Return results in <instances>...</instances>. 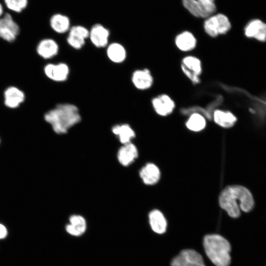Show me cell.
Listing matches in <instances>:
<instances>
[{
    "label": "cell",
    "mask_w": 266,
    "mask_h": 266,
    "mask_svg": "<svg viewBox=\"0 0 266 266\" xmlns=\"http://www.w3.org/2000/svg\"><path fill=\"white\" fill-rule=\"evenodd\" d=\"M155 112L161 116H167L172 113L175 108V103L169 96L162 94L154 97L151 101Z\"/></svg>",
    "instance_id": "cell-7"
},
{
    "label": "cell",
    "mask_w": 266,
    "mask_h": 266,
    "mask_svg": "<svg viewBox=\"0 0 266 266\" xmlns=\"http://www.w3.org/2000/svg\"><path fill=\"white\" fill-rule=\"evenodd\" d=\"M171 266H205L202 256L192 249L181 251L171 261Z\"/></svg>",
    "instance_id": "cell-6"
},
{
    "label": "cell",
    "mask_w": 266,
    "mask_h": 266,
    "mask_svg": "<svg viewBox=\"0 0 266 266\" xmlns=\"http://www.w3.org/2000/svg\"><path fill=\"white\" fill-rule=\"evenodd\" d=\"M112 133L118 136L120 142L123 144L131 142L135 136L133 129L128 124L116 125L112 128Z\"/></svg>",
    "instance_id": "cell-23"
},
{
    "label": "cell",
    "mask_w": 266,
    "mask_h": 266,
    "mask_svg": "<svg viewBox=\"0 0 266 266\" xmlns=\"http://www.w3.org/2000/svg\"><path fill=\"white\" fill-rule=\"evenodd\" d=\"M24 92L16 87H9L4 91V104L9 108H17L24 101Z\"/></svg>",
    "instance_id": "cell-15"
},
{
    "label": "cell",
    "mask_w": 266,
    "mask_h": 266,
    "mask_svg": "<svg viewBox=\"0 0 266 266\" xmlns=\"http://www.w3.org/2000/svg\"><path fill=\"white\" fill-rule=\"evenodd\" d=\"M220 207L232 218H237L240 210L248 212L254 206V200L250 191L241 185H231L225 188L219 198Z\"/></svg>",
    "instance_id": "cell-1"
},
{
    "label": "cell",
    "mask_w": 266,
    "mask_h": 266,
    "mask_svg": "<svg viewBox=\"0 0 266 266\" xmlns=\"http://www.w3.org/2000/svg\"><path fill=\"white\" fill-rule=\"evenodd\" d=\"M215 0H198L201 9V18H207L216 10Z\"/></svg>",
    "instance_id": "cell-26"
},
{
    "label": "cell",
    "mask_w": 266,
    "mask_h": 266,
    "mask_svg": "<svg viewBox=\"0 0 266 266\" xmlns=\"http://www.w3.org/2000/svg\"><path fill=\"white\" fill-rule=\"evenodd\" d=\"M206 124L205 116L202 114L194 112L190 115L186 123V126L192 131L199 132L204 129Z\"/></svg>",
    "instance_id": "cell-24"
},
{
    "label": "cell",
    "mask_w": 266,
    "mask_h": 266,
    "mask_svg": "<svg viewBox=\"0 0 266 266\" xmlns=\"http://www.w3.org/2000/svg\"><path fill=\"white\" fill-rule=\"evenodd\" d=\"M245 35L249 38H254L260 41H266V24L260 20L250 21L244 28Z\"/></svg>",
    "instance_id": "cell-12"
},
{
    "label": "cell",
    "mask_w": 266,
    "mask_h": 266,
    "mask_svg": "<svg viewBox=\"0 0 266 266\" xmlns=\"http://www.w3.org/2000/svg\"><path fill=\"white\" fill-rule=\"evenodd\" d=\"M205 252L216 266H229L231 258V245L224 237L219 234H208L203 238Z\"/></svg>",
    "instance_id": "cell-3"
},
{
    "label": "cell",
    "mask_w": 266,
    "mask_h": 266,
    "mask_svg": "<svg viewBox=\"0 0 266 266\" xmlns=\"http://www.w3.org/2000/svg\"><path fill=\"white\" fill-rule=\"evenodd\" d=\"M106 54L109 59L116 64L123 62L127 56L124 47L117 42L112 43L107 46Z\"/></svg>",
    "instance_id": "cell-21"
},
{
    "label": "cell",
    "mask_w": 266,
    "mask_h": 266,
    "mask_svg": "<svg viewBox=\"0 0 266 266\" xmlns=\"http://www.w3.org/2000/svg\"><path fill=\"white\" fill-rule=\"evenodd\" d=\"M139 175L145 184L153 185L159 181L160 172L155 165L148 163L141 169Z\"/></svg>",
    "instance_id": "cell-18"
},
{
    "label": "cell",
    "mask_w": 266,
    "mask_h": 266,
    "mask_svg": "<svg viewBox=\"0 0 266 266\" xmlns=\"http://www.w3.org/2000/svg\"><path fill=\"white\" fill-rule=\"evenodd\" d=\"M184 7L193 16L200 17L201 9L198 0H182Z\"/></svg>",
    "instance_id": "cell-28"
},
{
    "label": "cell",
    "mask_w": 266,
    "mask_h": 266,
    "mask_svg": "<svg viewBox=\"0 0 266 266\" xmlns=\"http://www.w3.org/2000/svg\"><path fill=\"white\" fill-rule=\"evenodd\" d=\"M89 36V31L82 26H74L70 28L67 37V43L76 49H81Z\"/></svg>",
    "instance_id": "cell-8"
},
{
    "label": "cell",
    "mask_w": 266,
    "mask_h": 266,
    "mask_svg": "<svg viewBox=\"0 0 266 266\" xmlns=\"http://www.w3.org/2000/svg\"><path fill=\"white\" fill-rule=\"evenodd\" d=\"M150 226L152 230L159 234L166 231V221L163 213L158 210L151 211L149 215Z\"/></svg>",
    "instance_id": "cell-20"
},
{
    "label": "cell",
    "mask_w": 266,
    "mask_h": 266,
    "mask_svg": "<svg viewBox=\"0 0 266 266\" xmlns=\"http://www.w3.org/2000/svg\"><path fill=\"white\" fill-rule=\"evenodd\" d=\"M52 29L58 33H64L70 29V20L68 17L62 14H55L50 19Z\"/></svg>",
    "instance_id": "cell-22"
},
{
    "label": "cell",
    "mask_w": 266,
    "mask_h": 266,
    "mask_svg": "<svg viewBox=\"0 0 266 266\" xmlns=\"http://www.w3.org/2000/svg\"><path fill=\"white\" fill-rule=\"evenodd\" d=\"M19 32V25L9 13H6L0 18V38L12 42L16 39Z\"/></svg>",
    "instance_id": "cell-5"
},
{
    "label": "cell",
    "mask_w": 266,
    "mask_h": 266,
    "mask_svg": "<svg viewBox=\"0 0 266 266\" xmlns=\"http://www.w3.org/2000/svg\"><path fill=\"white\" fill-rule=\"evenodd\" d=\"M109 34L108 29L101 24H97L91 28L89 37L94 45L102 48L107 46Z\"/></svg>",
    "instance_id": "cell-10"
},
{
    "label": "cell",
    "mask_w": 266,
    "mask_h": 266,
    "mask_svg": "<svg viewBox=\"0 0 266 266\" xmlns=\"http://www.w3.org/2000/svg\"><path fill=\"white\" fill-rule=\"evenodd\" d=\"M59 51L57 43L51 38L41 40L36 47L37 54L42 58L48 59L56 56Z\"/></svg>",
    "instance_id": "cell-16"
},
{
    "label": "cell",
    "mask_w": 266,
    "mask_h": 266,
    "mask_svg": "<svg viewBox=\"0 0 266 266\" xmlns=\"http://www.w3.org/2000/svg\"><path fill=\"white\" fill-rule=\"evenodd\" d=\"M176 47L182 52H188L194 50L197 44L195 35L189 31H184L178 34L174 40Z\"/></svg>",
    "instance_id": "cell-13"
},
{
    "label": "cell",
    "mask_w": 266,
    "mask_h": 266,
    "mask_svg": "<svg viewBox=\"0 0 266 266\" xmlns=\"http://www.w3.org/2000/svg\"><path fill=\"white\" fill-rule=\"evenodd\" d=\"M69 224L66 227V230L69 234L79 236L85 232L87 225L85 219L79 215H71L69 219Z\"/></svg>",
    "instance_id": "cell-19"
},
{
    "label": "cell",
    "mask_w": 266,
    "mask_h": 266,
    "mask_svg": "<svg viewBox=\"0 0 266 266\" xmlns=\"http://www.w3.org/2000/svg\"><path fill=\"white\" fill-rule=\"evenodd\" d=\"M4 2L10 10L20 13L27 7L28 0H4Z\"/></svg>",
    "instance_id": "cell-27"
},
{
    "label": "cell",
    "mask_w": 266,
    "mask_h": 266,
    "mask_svg": "<svg viewBox=\"0 0 266 266\" xmlns=\"http://www.w3.org/2000/svg\"><path fill=\"white\" fill-rule=\"evenodd\" d=\"M3 15V5L0 3V18Z\"/></svg>",
    "instance_id": "cell-31"
},
{
    "label": "cell",
    "mask_w": 266,
    "mask_h": 266,
    "mask_svg": "<svg viewBox=\"0 0 266 266\" xmlns=\"http://www.w3.org/2000/svg\"><path fill=\"white\" fill-rule=\"evenodd\" d=\"M203 28L206 33L211 37H216L219 35V27L215 15H212L206 18L204 22Z\"/></svg>",
    "instance_id": "cell-25"
},
{
    "label": "cell",
    "mask_w": 266,
    "mask_h": 266,
    "mask_svg": "<svg viewBox=\"0 0 266 266\" xmlns=\"http://www.w3.org/2000/svg\"><path fill=\"white\" fill-rule=\"evenodd\" d=\"M132 81L136 89L145 90L153 85L154 78L150 70L144 68L135 70L133 73Z\"/></svg>",
    "instance_id": "cell-11"
},
{
    "label": "cell",
    "mask_w": 266,
    "mask_h": 266,
    "mask_svg": "<svg viewBox=\"0 0 266 266\" xmlns=\"http://www.w3.org/2000/svg\"><path fill=\"white\" fill-rule=\"evenodd\" d=\"M138 157L136 146L131 142L123 144L119 149L117 154L119 163L123 166H129Z\"/></svg>",
    "instance_id": "cell-14"
},
{
    "label": "cell",
    "mask_w": 266,
    "mask_h": 266,
    "mask_svg": "<svg viewBox=\"0 0 266 266\" xmlns=\"http://www.w3.org/2000/svg\"><path fill=\"white\" fill-rule=\"evenodd\" d=\"M45 120L58 134H64L81 120L78 108L71 103H61L47 112Z\"/></svg>",
    "instance_id": "cell-2"
},
{
    "label": "cell",
    "mask_w": 266,
    "mask_h": 266,
    "mask_svg": "<svg viewBox=\"0 0 266 266\" xmlns=\"http://www.w3.org/2000/svg\"><path fill=\"white\" fill-rule=\"evenodd\" d=\"M46 76L50 79L57 82L66 80L69 74V67L65 63L58 64H49L44 68Z\"/></svg>",
    "instance_id": "cell-9"
},
{
    "label": "cell",
    "mask_w": 266,
    "mask_h": 266,
    "mask_svg": "<svg viewBox=\"0 0 266 266\" xmlns=\"http://www.w3.org/2000/svg\"><path fill=\"white\" fill-rule=\"evenodd\" d=\"M215 15L218 21L219 35L227 33L231 28V24L229 18L222 13H218Z\"/></svg>",
    "instance_id": "cell-29"
},
{
    "label": "cell",
    "mask_w": 266,
    "mask_h": 266,
    "mask_svg": "<svg viewBox=\"0 0 266 266\" xmlns=\"http://www.w3.org/2000/svg\"><path fill=\"white\" fill-rule=\"evenodd\" d=\"M7 234V231L6 228L2 224H0V239L5 238Z\"/></svg>",
    "instance_id": "cell-30"
},
{
    "label": "cell",
    "mask_w": 266,
    "mask_h": 266,
    "mask_svg": "<svg viewBox=\"0 0 266 266\" xmlns=\"http://www.w3.org/2000/svg\"><path fill=\"white\" fill-rule=\"evenodd\" d=\"M212 117L216 124L224 128L233 127L237 120L236 117L232 112L219 109L214 110Z\"/></svg>",
    "instance_id": "cell-17"
},
{
    "label": "cell",
    "mask_w": 266,
    "mask_h": 266,
    "mask_svg": "<svg viewBox=\"0 0 266 266\" xmlns=\"http://www.w3.org/2000/svg\"><path fill=\"white\" fill-rule=\"evenodd\" d=\"M181 68L184 75L194 84L200 82L202 67L200 60L193 55L184 57L181 60Z\"/></svg>",
    "instance_id": "cell-4"
}]
</instances>
